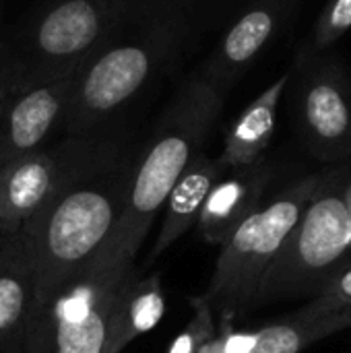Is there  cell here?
<instances>
[{"mask_svg": "<svg viewBox=\"0 0 351 353\" xmlns=\"http://www.w3.org/2000/svg\"><path fill=\"white\" fill-rule=\"evenodd\" d=\"M134 155L95 137L52 199L17 232L31 263L37 302L79 273L114 238L126 207Z\"/></svg>", "mask_w": 351, "mask_h": 353, "instance_id": "1", "label": "cell"}, {"mask_svg": "<svg viewBox=\"0 0 351 353\" xmlns=\"http://www.w3.org/2000/svg\"><path fill=\"white\" fill-rule=\"evenodd\" d=\"M225 97L228 91L211 81L201 66L178 87L149 143L137 153L126 207L108 244L118 256L137 259L174 182L203 153Z\"/></svg>", "mask_w": 351, "mask_h": 353, "instance_id": "2", "label": "cell"}, {"mask_svg": "<svg viewBox=\"0 0 351 353\" xmlns=\"http://www.w3.org/2000/svg\"><path fill=\"white\" fill-rule=\"evenodd\" d=\"M348 172H323L300 221L265 271L250 308L317 298L333 275L351 265Z\"/></svg>", "mask_w": 351, "mask_h": 353, "instance_id": "3", "label": "cell"}, {"mask_svg": "<svg viewBox=\"0 0 351 353\" xmlns=\"http://www.w3.org/2000/svg\"><path fill=\"white\" fill-rule=\"evenodd\" d=\"M134 273V261L106 246L39 298L21 353H108L116 294Z\"/></svg>", "mask_w": 351, "mask_h": 353, "instance_id": "4", "label": "cell"}, {"mask_svg": "<svg viewBox=\"0 0 351 353\" xmlns=\"http://www.w3.org/2000/svg\"><path fill=\"white\" fill-rule=\"evenodd\" d=\"M323 174L300 178L279 190L221 244L211 283L203 300L213 314L232 316L250 310L257 288L300 221Z\"/></svg>", "mask_w": 351, "mask_h": 353, "instance_id": "5", "label": "cell"}, {"mask_svg": "<svg viewBox=\"0 0 351 353\" xmlns=\"http://www.w3.org/2000/svg\"><path fill=\"white\" fill-rule=\"evenodd\" d=\"M122 14L110 0H54L17 48L0 46V62L27 79L79 70L112 37Z\"/></svg>", "mask_w": 351, "mask_h": 353, "instance_id": "6", "label": "cell"}, {"mask_svg": "<svg viewBox=\"0 0 351 353\" xmlns=\"http://www.w3.org/2000/svg\"><path fill=\"white\" fill-rule=\"evenodd\" d=\"M292 108L304 149L325 161L351 157V64L335 50H298L290 70Z\"/></svg>", "mask_w": 351, "mask_h": 353, "instance_id": "7", "label": "cell"}, {"mask_svg": "<svg viewBox=\"0 0 351 353\" xmlns=\"http://www.w3.org/2000/svg\"><path fill=\"white\" fill-rule=\"evenodd\" d=\"M176 50L157 35L139 33L134 41L106 43L77 72L60 128L68 137H89L128 103L149 81L166 54Z\"/></svg>", "mask_w": 351, "mask_h": 353, "instance_id": "8", "label": "cell"}, {"mask_svg": "<svg viewBox=\"0 0 351 353\" xmlns=\"http://www.w3.org/2000/svg\"><path fill=\"white\" fill-rule=\"evenodd\" d=\"M77 72L27 79L0 62V168L46 147L60 126Z\"/></svg>", "mask_w": 351, "mask_h": 353, "instance_id": "9", "label": "cell"}, {"mask_svg": "<svg viewBox=\"0 0 351 353\" xmlns=\"http://www.w3.org/2000/svg\"><path fill=\"white\" fill-rule=\"evenodd\" d=\"M93 141L95 134L68 137L54 149L43 147L0 168V234H17L81 163Z\"/></svg>", "mask_w": 351, "mask_h": 353, "instance_id": "10", "label": "cell"}, {"mask_svg": "<svg viewBox=\"0 0 351 353\" xmlns=\"http://www.w3.org/2000/svg\"><path fill=\"white\" fill-rule=\"evenodd\" d=\"M304 0H246L221 31L213 52L201 64L205 74L230 89L259 60V56L290 29Z\"/></svg>", "mask_w": 351, "mask_h": 353, "instance_id": "11", "label": "cell"}, {"mask_svg": "<svg viewBox=\"0 0 351 353\" xmlns=\"http://www.w3.org/2000/svg\"><path fill=\"white\" fill-rule=\"evenodd\" d=\"M124 21L178 48L197 46L223 31L246 0H110Z\"/></svg>", "mask_w": 351, "mask_h": 353, "instance_id": "12", "label": "cell"}, {"mask_svg": "<svg viewBox=\"0 0 351 353\" xmlns=\"http://www.w3.org/2000/svg\"><path fill=\"white\" fill-rule=\"evenodd\" d=\"M273 180V168L261 159L252 165L230 168L211 188L197 228L205 242L221 246L263 203Z\"/></svg>", "mask_w": 351, "mask_h": 353, "instance_id": "13", "label": "cell"}, {"mask_svg": "<svg viewBox=\"0 0 351 353\" xmlns=\"http://www.w3.org/2000/svg\"><path fill=\"white\" fill-rule=\"evenodd\" d=\"M37 308L31 263L17 234H0V353H21Z\"/></svg>", "mask_w": 351, "mask_h": 353, "instance_id": "14", "label": "cell"}, {"mask_svg": "<svg viewBox=\"0 0 351 353\" xmlns=\"http://www.w3.org/2000/svg\"><path fill=\"white\" fill-rule=\"evenodd\" d=\"M225 172L228 170L219 163V159H213L207 153H199L188 163V168L174 182L161 207V228L149 252V265L157 261L174 242H178L192 225H197L211 188Z\"/></svg>", "mask_w": 351, "mask_h": 353, "instance_id": "15", "label": "cell"}, {"mask_svg": "<svg viewBox=\"0 0 351 353\" xmlns=\"http://www.w3.org/2000/svg\"><path fill=\"white\" fill-rule=\"evenodd\" d=\"M290 70L283 72L271 87H267L230 126L219 163L230 168L252 165L263 159L277 126V108L288 89Z\"/></svg>", "mask_w": 351, "mask_h": 353, "instance_id": "16", "label": "cell"}, {"mask_svg": "<svg viewBox=\"0 0 351 353\" xmlns=\"http://www.w3.org/2000/svg\"><path fill=\"white\" fill-rule=\"evenodd\" d=\"M166 314V294L159 275H130L112 306V333L108 353H122L132 341L153 331Z\"/></svg>", "mask_w": 351, "mask_h": 353, "instance_id": "17", "label": "cell"}, {"mask_svg": "<svg viewBox=\"0 0 351 353\" xmlns=\"http://www.w3.org/2000/svg\"><path fill=\"white\" fill-rule=\"evenodd\" d=\"M351 327V310L339 314L314 316L306 314L302 308L281 321L257 329V343L252 353H300L319 339L331 337Z\"/></svg>", "mask_w": 351, "mask_h": 353, "instance_id": "18", "label": "cell"}, {"mask_svg": "<svg viewBox=\"0 0 351 353\" xmlns=\"http://www.w3.org/2000/svg\"><path fill=\"white\" fill-rule=\"evenodd\" d=\"M351 29V0H327L319 12L308 39L300 50L323 52L335 48V43Z\"/></svg>", "mask_w": 351, "mask_h": 353, "instance_id": "19", "label": "cell"}, {"mask_svg": "<svg viewBox=\"0 0 351 353\" xmlns=\"http://www.w3.org/2000/svg\"><path fill=\"white\" fill-rule=\"evenodd\" d=\"M190 306H192V319L186 325V329L176 335V339L168 347V353H199L203 343L217 333L215 314L209 308V304L203 300V296L190 298Z\"/></svg>", "mask_w": 351, "mask_h": 353, "instance_id": "20", "label": "cell"}, {"mask_svg": "<svg viewBox=\"0 0 351 353\" xmlns=\"http://www.w3.org/2000/svg\"><path fill=\"white\" fill-rule=\"evenodd\" d=\"M306 314L314 316H327V314H339L351 310V265L343 271L331 277V281L323 288V292L308 300V304L302 308Z\"/></svg>", "mask_w": 351, "mask_h": 353, "instance_id": "21", "label": "cell"}, {"mask_svg": "<svg viewBox=\"0 0 351 353\" xmlns=\"http://www.w3.org/2000/svg\"><path fill=\"white\" fill-rule=\"evenodd\" d=\"M257 343V331H232L228 325L219 331L221 353H252Z\"/></svg>", "mask_w": 351, "mask_h": 353, "instance_id": "22", "label": "cell"}, {"mask_svg": "<svg viewBox=\"0 0 351 353\" xmlns=\"http://www.w3.org/2000/svg\"><path fill=\"white\" fill-rule=\"evenodd\" d=\"M348 203H350V211H351V168L348 172Z\"/></svg>", "mask_w": 351, "mask_h": 353, "instance_id": "23", "label": "cell"}]
</instances>
